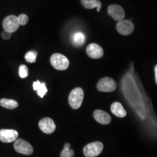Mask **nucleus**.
<instances>
[{
	"mask_svg": "<svg viewBox=\"0 0 157 157\" xmlns=\"http://www.w3.org/2000/svg\"><path fill=\"white\" fill-rule=\"evenodd\" d=\"M84 98V91L80 87H76L73 89L69 95V103L71 108L78 109L82 105Z\"/></svg>",
	"mask_w": 157,
	"mask_h": 157,
	"instance_id": "1",
	"label": "nucleus"
},
{
	"mask_svg": "<svg viewBox=\"0 0 157 157\" xmlns=\"http://www.w3.org/2000/svg\"><path fill=\"white\" fill-rule=\"evenodd\" d=\"M52 66L59 71H64L67 69L69 65V61L67 58L62 54H54L50 59Z\"/></svg>",
	"mask_w": 157,
	"mask_h": 157,
	"instance_id": "2",
	"label": "nucleus"
},
{
	"mask_svg": "<svg viewBox=\"0 0 157 157\" xmlns=\"http://www.w3.org/2000/svg\"><path fill=\"white\" fill-rule=\"evenodd\" d=\"M104 145L100 141H95L88 144L83 148V154L85 157H96L102 151Z\"/></svg>",
	"mask_w": 157,
	"mask_h": 157,
	"instance_id": "3",
	"label": "nucleus"
},
{
	"mask_svg": "<svg viewBox=\"0 0 157 157\" xmlns=\"http://www.w3.org/2000/svg\"><path fill=\"white\" fill-rule=\"evenodd\" d=\"M97 87V89L101 92H112L116 90L117 83L111 78L105 77L99 80Z\"/></svg>",
	"mask_w": 157,
	"mask_h": 157,
	"instance_id": "4",
	"label": "nucleus"
},
{
	"mask_svg": "<svg viewBox=\"0 0 157 157\" xmlns=\"http://www.w3.org/2000/svg\"><path fill=\"white\" fill-rule=\"evenodd\" d=\"M13 147L17 152L23 155H29L33 152V148L32 145L28 141L22 139H17L15 141Z\"/></svg>",
	"mask_w": 157,
	"mask_h": 157,
	"instance_id": "5",
	"label": "nucleus"
},
{
	"mask_svg": "<svg viewBox=\"0 0 157 157\" xmlns=\"http://www.w3.org/2000/svg\"><path fill=\"white\" fill-rule=\"evenodd\" d=\"M2 26L3 28L6 31H8L11 33L15 32L20 26L17 17L15 15L8 16L4 19Z\"/></svg>",
	"mask_w": 157,
	"mask_h": 157,
	"instance_id": "6",
	"label": "nucleus"
},
{
	"mask_svg": "<svg viewBox=\"0 0 157 157\" xmlns=\"http://www.w3.org/2000/svg\"><path fill=\"white\" fill-rule=\"evenodd\" d=\"M117 30L124 36H128L134 30V25L129 20H122L119 21L117 25Z\"/></svg>",
	"mask_w": 157,
	"mask_h": 157,
	"instance_id": "7",
	"label": "nucleus"
},
{
	"mask_svg": "<svg viewBox=\"0 0 157 157\" xmlns=\"http://www.w3.org/2000/svg\"><path fill=\"white\" fill-rule=\"evenodd\" d=\"M108 13L114 20L118 22L124 20L125 17V12L122 7L117 4L109 6Z\"/></svg>",
	"mask_w": 157,
	"mask_h": 157,
	"instance_id": "8",
	"label": "nucleus"
},
{
	"mask_svg": "<svg viewBox=\"0 0 157 157\" xmlns=\"http://www.w3.org/2000/svg\"><path fill=\"white\" fill-rule=\"evenodd\" d=\"M40 130L45 134H51L56 129L54 121L50 118H44L40 121L39 123Z\"/></svg>",
	"mask_w": 157,
	"mask_h": 157,
	"instance_id": "9",
	"label": "nucleus"
},
{
	"mask_svg": "<svg viewBox=\"0 0 157 157\" xmlns=\"http://www.w3.org/2000/svg\"><path fill=\"white\" fill-rule=\"evenodd\" d=\"M18 132L12 129L0 130V140L3 143H12L17 140L18 137Z\"/></svg>",
	"mask_w": 157,
	"mask_h": 157,
	"instance_id": "10",
	"label": "nucleus"
},
{
	"mask_svg": "<svg viewBox=\"0 0 157 157\" xmlns=\"http://www.w3.org/2000/svg\"><path fill=\"white\" fill-rule=\"evenodd\" d=\"M86 52L88 56L93 59H99L104 56V50L100 45L91 43L87 47Z\"/></svg>",
	"mask_w": 157,
	"mask_h": 157,
	"instance_id": "11",
	"label": "nucleus"
},
{
	"mask_svg": "<svg viewBox=\"0 0 157 157\" xmlns=\"http://www.w3.org/2000/svg\"><path fill=\"white\" fill-rule=\"evenodd\" d=\"M93 117L95 121L102 124H108L111 121V117L107 112L97 109L93 113Z\"/></svg>",
	"mask_w": 157,
	"mask_h": 157,
	"instance_id": "12",
	"label": "nucleus"
},
{
	"mask_svg": "<svg viewBox=\"0 0 157 157\" xmlns=\"http://www.w3.org/2000/svg\"><path fill=\"white\" fill-rule=\"evenodd\" d=\"M111 110L113 115L119 118H124L126 115V111L122 105L119 102H115L112 104Z\"/></svg>",
	"mask_w": 157,
	"mask_h": 157,
	"instance_id": "13",
	"label": "nucleus"
},
{
	"mask_svg": "<svg viewBox=\"0 0 157 157\" xmlns=\"http://www.w3.org/2000/svg\"><path fill=\"white\" fill-rule=\"evenodd\" d=\"M81 3L87 9L97 8V11L100 12L102 8V4L99 0H81Z\"/></svg>",
	"mask_w": 157,
	"mask_h": 157,
	"instance_id": "14",
	"label": "nucleus"
},
{
	"mask_svg": "<svg viewBox=\"0 0 157 157\" xmlns=\"http://www.w3.org/2000/svg\"><path fill=\"white\" fill-rule=\"evenodd\" d=\"M71 41L73 44L76 47H80L84 44L86 41L85 35L81 32H78L72 34Z\"/></svg>",
	"mask_w": 157,
	"mask_h": 157,
	"instance_id": "15",
	"label": "nucleus"
},
{
	"mask_svg": "<svg viewBox=\"0 0 157 157\" xmlns=\"http://www.w3.org/2000/svg\"><path fill=\"white\" fill-rule=\"evenodd\" d=\"M0 105L6 109H13L18 107V103L17 101L13 100L2 98L0 100Z\"/></svg>",
	"mask_w": 157,
	"mask_h": 157,
	"instance_id": "16",
	"label": "nucleus"
},
{
	"mask_svg": "<svg viewBox=\"0 0 157 157\" xmlns=\"http://www.w3.org/2000/svg\"><path fill=\"white\" fill-rule=\"evenodd\" d=\"M75 152L71 149V145L69 143H65L64 148L61 153V157H73Z\"/></svg>",
	"mask_w": 157,
	"mask_h": 157,
	"instance_id": "17",
	"label": "nucleus"
},
{
	"mask_svg": "<svg viewBox=\"0 0 157 157\" xmlns=\"http://www.w3.org/2000/svg\"><path fill=\"white\" fill-rule=\"evenodd\" d=\"M37 52L34 51H31L27 52L25 55V59L27 62L29 63H34L36 62V58H37Z\"/></svg>",
	"mask_w": 157,
	"mask_h": 157,
	"instance_id": "18",
	"label": "nucleus"
},
{
	"mask_svg": "<svg viewBox=\"0 0 157 157\" xmlns=\"http://www.w3.org/2000/svg\"><path fill=\"white\" fill-rule=\"evenodd\" d=\"M19 74L21 78H27L29 75V70L28 67L25 65H21L19 69Z\"/></svg>",
	"mask_w": 157,
	"mask_h": 157,
	"instance_id": "19",
	"label": "nucleus"
},
{
	"mask_svg": "<svg viewBox=\"0 0 157 157\" xmlns=\"http://www.w3.org/2000/svg\"><path fill=\"white\" fill-rule=\"evenodd\" d=\"M37 91V94L41 98H43L45 94L47 92V89L46 87L45 83H41L39 87L36 90Z\"/></svg>",
	"mask_w": 157,
	"mask_h": 157,
	"instance_id": "20",
	"label": "nucleus"
},
{
	"mask_svg": "<svg viewBox=\"0 0 157 157\" xmlns=\"http://www.w3.org/2000/svg\"><path fill=\"white\" fill-rule=\"evenodd\" d=\"M17 19L20 25H26L29 21V17L25 14H21L19 17H17Z\"/></svg>",
	"mask_w": 157,
	"mask_h": 157,
	"instance_id": "21",
	"label": "nucleus"
},
{
	"mask_svg": "<svg viewBox=\"0 0 157 157\" xmlns=\"http://www.w3.org/2000/svg\"><path fill=\"white\" fill-rule=\"evenodd\" d=\"M11 33L9 32H8V31H6V30L3 31V32H2V33H1L2 37L4 40L10 39L11 38Z\"/></svg>",
	"mask_w": 157,
	"mask_h": 157,
	"instance_id": "22",
	"label": "nucleus"
},
{
	"mask_svg": "<svg viewBox=\"0 0 157 157\" xmlns=\"http://www.w3.org/2000/svg\"><path fill=\"white\" fill-rule=\"evenodd\" d=\"M41 84V82L37 80L36 82H34L33 84V89L34 90H37V89H38V87H39L40 85Z\"/></svg>",
	"mask_w": 157,
	"mask_h": 157,
	"instance_id": "23",
	"label": "nucleus"
},
{
	"mask_svg": "<svg viewBox=\"0 0 157 157\" xmlns=\"http://www.w3.org/2000/svg\"><path fill=\"white\" fill-rule=\"evenodd\" d=\"M157 66L155 65V81H156V83L157 82Z\"/></svg>",
	"mask_w": 157,
	"mask_h": 157,
	"instance_id": "24",
	"label": "nucleus"
}]
</instances>
